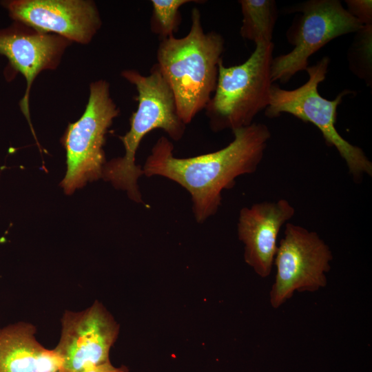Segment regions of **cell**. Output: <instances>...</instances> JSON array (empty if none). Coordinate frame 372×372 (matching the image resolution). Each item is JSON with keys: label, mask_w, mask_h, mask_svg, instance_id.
I'll list each match as a JSON object with an SVG mask.
<instances>
[{"label": "cell", "mask_w": 372, "mask_h": 372, "mask_svg": "<svg viewBox=\"0 0 372 372\" xmlns=\"http://www.w3.org/2000/svg\"><path fill=\"white\" fill-rule=\"evenodd\" d=\"M18 23L70 41L89 43L101 25L95 3L84 0H14L3 2Z\"/></svg>", "instance_id": "cell-10"}, {"label": "cell", "mask_w": 372, "mask_h": 372, "mask_svg": "<svg viewBox=\"0 0 372 372\" xmlns=\"http://www.w3.org/2000/svg\"><path fill=\"white\" fill-rule=\"evenodd\" d=\"M273 48L272 42L258 43L242 63L226 67L223 60L219 63L216 87L205 109L213 132L250 125L268 106Z\"/></svg>", "instance_id": "cell-4"}, {"label": "cell", "mask_w": 372, "mask_h": 372, "mask_svg": "<svg viewBox=\"0 0 372 372\" xmlns=\"http://www.w3.org/2000/svg\"><path fill=\"white\" fill-rule=\"evenodd\" d=\"M36 327L27 322L0 329V372H59L61 360L36 339Z\"/></svg>", "instance_id": "cell-13"}, {"label": "cell", "mask_w": 372, "mask_h": 372, "mask_svg": "<svg viewBox=\"0 0 372 372\" xmlns=\"http://www.w3.org/2000/svg\"><path fill=\"white\" fill-rule=\"evenodd\" d=\"M348 12L363 25H372L371 0H346Z\"/></svg>", "instance_id": "cell-17"}, {"label": "cell", "mask_w": 372, "mask_h": 372, "mask_svg": "<svg viewBox=\"0 0 372 372\" xmlns=\"http://www.w3.org/2000/svg\"><path fill=\"white\" fill-rule=\"evenodd\" d=\"M121 76L136 87L138 107L130 117L129 131L119 136L125 154L105 163L102 178L125 191L133 201L144 205L138 185L143 172L135 162L141 141L151 131L160 129L178 141L185 134L186 125L178 115L172 90L156 63L147 76L134 69L123 70Z\"/></svg>", "instance_id": "cell-3"}, {"label": "cell", "mask_w": 372, "mask_h": 372, "mask_svg": "<svg viewBox=\"0 0 372 372\" xmlns=\"http://www.w3.org/2000/svg\"><path fill=\"white\" fill-rule=\"evenodd\" d=\"M300 12L288 30L289 53L273 59L272 82L286 83L297 72L306 70L309 57L331 40L353 32L364 25L351 16L338 0H310L291 8Z\"/></svg>", "instance_id": "cell-7"}, {"label": "cell", "mask_w": 372, "mask_h": 372, "mask_svg": "<svg viewBox=\"0 0 372 372\" xmlns=\"http://www.w3.org/2000/svg\"><path fill=\"white\" fill-rule=\"evenodd\" d=\"M329 63V59L324 56L309 66L305 70L309 75L307 81L296 89L284 90L272 84L265 115L273 118L287 113L314 125L327 144L337 149L353 179L358 181L365 174L372 176V163L360 147L344 139L335 127L338 106L346 95L353 92L343 90L333 100H328L318 92V85L326 78Z\"/></svg>", "instance_id": "cell-5"}, {"label": "cell", "mask_w": 372, "mask_h": 372, "mask_svg": "<svg viewBox=\"0 0 372 372\" xmlns=\"http://www.w3.org/2000/svg\"><path fill=\"white\" fill-rule=\"evenodd\" d=\"M225 40L215 31L205 32L198 9L191 12L189 32L161 40L157 65L174 94L178 113L185 125L205 110L217 83Z\"/></svg>", "instance_id": "cell-2"}, {"label": "cell", "mask_w": 372, "mask_h": 372, "mask_svg": "<svg viewBox=\"0 0 372 372\" xmlns=\"http://www.w3.org/2000/svg\"><path fill=\"white\" fill-rule=\"evenodd\" d=\"M118 114L109 83L105 80L92 83L83 115L68 125L61 139L66 152L67 171L61 186L66 194L102 178L106 163L105 134Z\"/></svg>", "instance_id": "cell-6"}, {"label": "cell", "mask_w": 372, "mask_h": 372, "mask_svg": "<svg viewBox=\"0 0 372 372\" xmlns=\"http://www.w3.org/2000/svg\"><path fill=\"white\" fill-rule=\"evenodd\" d=\"M59 372H61V371H59Z\"/></svg>", "instance_id": "cell-19"}, {"label": "cell", "mask_w": 372, "mask_h": 372, "mask_svg": "<svg viewBox=\"0 0 372 372\" xmlns=\"http://www.w3.org/2000/svg\"><path fill=\"white\" fill-rule=\"evenodd\" d=\"M61 334L54 349L61 360V372H83L109 362L119 327L98 301L81 311H65Z\"/></svg>", "instance_id": "cell-9"}, {"label": "cell", "mask_w": 372, "mask_h": 372, "mask_svg": "<svg viewBox=\"0 0 372 372\" xmlns=\"http://www.w3.org/2000/svg\"><path fill=\"white\" fill-rule=\"evenodd\" d=\"M70 42L59 35L39 32L18 22L0 30V54L6 56L12 68L26 80L25 92L19 105L34 135L29 110L32 84L41 72L57 67Z\"/></svg>", "instance_id": "cell-11"}, {"label": "cell", "mask_w": 372, "mask_h": 372, "mask_svg": "<svg viewBox=\"0 0 372 372\" xmlns=\"http://www.w3.org/2000/svg\"><path fill=\"white\" fill-rule=\"evenodd\" d=\"M294 214L293 205L283 198L254 203L240 209L238 236L245 245V262L259 276L266 278L271 273L279 232Z\"/></svg>", "instance_id": "cell-12"}, {"label": "cell", "mask_w": 372, "mask_h": 372, "mask_svg": "<svg viewBox=\"0 0 372 372\" xmlns=\"http://www.w3.org/2000/svg\"><path fill=\"white\" fill-rule=\"evenodd\" d=\"M83 372H129V371L125 366L115 367L109 362L103 364L90 367Z\"/></svg>", "instance_id": "cell-18"}, {"label": "cell", "mask_w": 372, "mask_h": 372, "mask_svg": "<svg viewBox=\"0 0 372 372\" xmlns=\"http://www.w3.org/2000/svg\"><path fill=\"white\" fill-rule=\"evenodd\" d=\"M332 259L329 247L316 232L286 223L273 261L276 274L269 293L271 305L277 309L296 291L313 292L326 287Z\"/></svg>", "instance_id": "cell-8"}, {"label": "cell", "mask_w": 372, "mask_h": 372, "mask_svg": "<svg viewBox=\"0 0 372 372\" xmlns=\"http://www.w3.org/2000/svg\"><path fill=\"white\" fill-rule=\"evenodd\" d=\"M242 15L241 37L258 43L271 42L278 18L276 2L273 0H240Z\"/></svg>", "instance_id": "cell-14"}, {"label": "cell", "mask_w": 372, "mask_h": 372, "mask_svg": "<svg viewBox=\"0 0 372 372\" xmlns=\"http://www.w3.org/2000/svg\"><path fill=\"white\" fill-rule=\"evenodd\" d=\"M349 48L348 61L350 70L368 85L372 81V25H364L358 31Z\"/></svg>", "instance_id": "cell-16"}, {"label": "cell", "mask_w": 372, "mask_h": 372, "mask_svg": "<svg viewBox=\"0 0 372 372\" xmlns=\"http://www.w3.org/2000/svg\"><path fill=\"white\" fill-rule=\"evenodd\" d=\"M234 140L225 147L189 158L174 156V145L159 138L142 168L147 177L160 176L173 180L190 194L198 223L214 215L221 204V193L232 188L236 178L256 171L262 161L271 132L261 123L233 131Z\"/></svg>", "instance_id": "cell-1"}, {"label": "cell", "mask_w": 372, "mask_h": 372, "mask_svg": "<svg viewBox=\"0 0 372 372\" xmlns=\"http://www.w3.org/2000/svg\"><path fill=\"white\" fill-rule=\"evenodd\" d=\"M151 31L161 40L174 37L181 22L180 8L193 0H152Z\"/></svg>", "instance_id": "cell-15"}]
</instances>
